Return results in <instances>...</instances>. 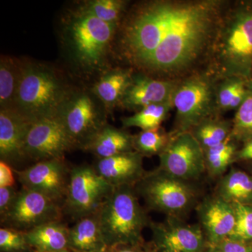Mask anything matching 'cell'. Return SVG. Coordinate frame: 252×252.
<instances>
[{
	"label": "cell",
	"mask_w": 252,
	"mask_h": 252,
	"mask_svg": "<svg viewBox=\"0 0 252 252\" xmlns=\"http://www.w3.org/2000/svg\"><path fill=\"white\" fill-rule=\"evenodd\" d=\"M112 252H147L145 246H132V245H122L111 249Z\"/></svg>",
	"instance_id": "obj_38"
},
{
	"label": "cell",
	"mask_w": 252,
	"mask_h": 252,
	"mask_svg": "<svg viewBox=\"0 0 252 252\" xmlns=\"http://www.w3.org/2000/svg\"><path fill=\"white\" fill-rule=\"evenodd\" d=\"M68 249L72 252H102L109 249L101 231L97 213L77 220L69 229Z\"/></svg>",
	"instance_id": "obj_19"
},
{
	"label": "cell",
	"mask_w": 252,
	"mask_h": 252,
	"mask_svg": "<svg viewBox=\"0 0 252 252\" xmlns=\"http://www.w3.org/2000/svg\"><path fill=\"white\" fill-rule=\"evenodd\" d=\"M0 252H32L25 233L6 227L0 229Z\"/></svg>",
	"instance_id": "obj_33"
},
{
	"label": "cell",
	"mask_w": 252,
	"mask_h": 252,
	"mask_svg": "<svg viewBox=\"0 0 252 252\" xmlns=\"http://www.w3.org/2000/svg\"><path fill=\"white\" fill-rule=\"evenodd\" d=\"M236 141L232 137L216 147L209 149L205 154V170L212 177L223 175L228 167L235 161L238 152Z\"/></svg>",
	"instance_id": "obj_28"
},
{
	"label": "cell",
	"mask_w": 252,
	"mask_h": 252,
	"mask_svg": "<svg viewBox=\"0 0 252 252\" xmlns=\"http://www.w3.org/2000/svg\"><path fill=\"white\" fill-rule=\"evenodd\" d=\"M75 149L57 118L33 123L24 147L26 158L43 160L64 159V154Z\"/></svg>",
	"instance_id": "obj_13"
},
{
	"label": "cell",
	"mask_w": 252,
	"mask_h": 252,
	"mask_svg": "<svg viewBox=\"0 0 252 252\" xmlns=\"http://www.w3.org/2000/svg\"><path fill=\"white\" fill-rule=\"evenodd\" d=\"M252 160V139L244 142L243 147L238 149L235 155V161Z\"/></svg>",
	"instance_id": "obj_37"
},
{
	"label": "cell",
	"mask_w": 252,
	"mask_h": 252,
	"mask_svg": "<svg viewBox=\"0 0 252 252\" xmlns=\"http://www.w3.org/2000/svg\"><path fill=\"white\" fill-rule=\"evenodd\" d=\"M114 187L96 172L94 167L81 165L71 169L63 214L78 220L97 213Z\"/></svg>",
	"instance_id": "obj_9"
},
{
	"label": "cell",
	"mask_w": 252,
	"mask_h": 252,
	"mask_svg": "<svg viewBox=\"0 0 252 252\" xmlns=\"http://www.w3.org/2000/svg\"><path fill=\"white\" fill-rule=\"evenodd\" d=\"M145 248L147 252H157L154 248H149L148 247H145Z\"/></svg>",
	"instance_id": "obj_39"
},
{
	"label": "cell",
	"mask_w": 252,
	"mask_h": 252,
	"mask_svg": "<svg viewBox=\"0 0 252 252\" xmlns=\"http://www.w3.org/2000/svg\"><path fill=\"white\" fill-rule=\"evenodd\" d=\"M126 4L127 1L123 0H93L84 3L78 11L117 26Z\"/></svg>",
	"instance_id": "obj_30"
},
{
	"label": "cell",
	"mask_w": 252,
	"mask_h": 252,
	"mask_svg": "<svg viewBox=\"0 0 252 252\" xmlns=\"http://www.w3.org/2000/svg\"><path fill=\"white\" fill-rule=\"evenodd\" d=\"M157 252H204L207 240L200 225L188 224L180 217L167 216L161 223L149 224Z\"/></svg>",
	"instance_id": "obj_14"
},
{
	"label": "cell",
	"mask_w": 252,
	"mask_h": 252,
	"mask_svg": "<svg viewBox=\"0 0 252 252\" xmlns=\"http://www.w3.org/2000/svg\"><path fill=\"white\" fill-rule=\"evenodd\" d=\"M217 195L230 203L252 205V177L242 170L232 168L220 180Z\"/></svg>",
	"instance_id": "obj_23"
},
{
	"label": "cell",
	"mask_w": 252,
	"mask_h": 252,
	"mask_svg": "<svg viewBox=\"0 0 252 252\" xmlns=\"http://www.w3.org/2000/svg\"><path fill=\"white\" fill-rule=\"evenodd\" d=\"M64 159L43 160L23 170H15L23 189L34 190L63 205L70 179Z\"/></svg>",
	"instance_id": "obj_12"
},
{
	"label": "cell",
	"mask_w": 252,
	"mask_h": 252,
	"mask_svg": "<svg viewBox=\"0 0 252 252\" xmlns=\"http://www.w3.org/2000/svg\"><path fill=\"white\" fill-rule=\"evenodd\" d=\"M234 207L235 225L229 238L252 243V205L231 203Z\"/></svg>",
	"instance_id": "obj_32"
},
{
	"label": "cell",
	"mask_w": 252,
	"mask_h": 252,
	"mask_svg": "<svg viewBox=\"0 0 252 252\" xmlns=\"http://www.w3.org/2000/svg\"><path fill=\"white\" fill-rule=\"evenodd\" d=\"M135 187H114L97 212L101 231L109 250L122 245L144 246L142 232L150 224Z\"/></svg>",
	"instance_id": "obj_4"
},
{
	"label": "cell",
	"mask_w": 252,
	"mask_h": 252,
	"mask_svg": "<svg viewBox=\"0 0 252 252\" xmlns=\"http://www.w3.org/2000/svg\"><path fill=\"white\" fill-rule=\"evenodd\" d=\"M177 82L158 79L142 72L133 73L120 105L137 112L152 104L170 102Z\"/></svg>",
	"instance_id": "obj_15"
},
{
	"label": "cell",
	"mask_w": 252,
	"mask_h": 252,
	"mask_svg": "<svg viewBox=\"0 0 252 252\" xmlns=\"http://www.w3.org/2000/svg\"><path fill=\"white\" fill-rule=\"evenodd\" d=\"M197 212L207 244L229 238L235 225V210L231 203L217 195L207 197L199 204Z\"/></svg>",
	"instance_id": "obj_16"
},
{
	"label": "cell",
	"mask_w": 252,
	"mask_h": 252,
	"mask_svg": "<svg viewBox=\"0 0 252 252\" xmlns=\"http://www.w3.org/2000/svg\"><path fill=\"white\" fill-rule=\"evenodd\" d=\"M233 122L220 116L207 118L194 126L189 132L200 144L203 152L225 142L231 137Z\"/></svg>",
	"instance_id": "obj_24"
},
{
	"label": "cell",
	"mask_w": 252,
	"mask_h": 252,
	"mask_svg": "<svg viewBox=\"0 0 252 252\" xmlns=\"http://www.w3.org/2000/svg\"><path fill=\"white\" fill-rule=\"evenodd\" d=\"M231 137L238 142L252 139V79L249 82L248 93L243 103L235 111Z\"/></svg>",
	"instance_id": "obj_31"
},
{
	"label": "cell",
	"mask_w": 252,
	"mask_h": 252,
	"mask_svg": "<svg viewBox=\"0 0 252 252\" xmlns=\"http://www.w3.org/2000/svg\"><path fill=\"white\" fill-rule=\"evenodd\" d=\"M250 80L241 77H229L217 80V104L220 114L235 110L246 97Z\"/></svg>",
	"instance_id": "obj_26"
},
{
	"label": "cell",
	"mask_w": 252,
	"mask_h": 252,
	"mask_svg": "<svg viewBox=\"0 0 252 252\" xmlns=\"http://www.w3.org/2000/svg\"><path fill=\"white\" fill-rule=\"evenodd\" d=\"M23 67V63L18 60L10 56H1L0 60L1 109H14Z\"/></svg>",
	"instance_id": "obj_25"
},
{
	"label": "cell",
	"mask_w": 252,
	"mask_h": 252,
	"mask_svg": "<svg viewBox=\"0 0 252 252\" xmlns=\"http://www.w3.org/2000/svg\"><path fill=\"white\" fill-rule=\"evenodd\" d=\"M132 74L130 69H117L106 73L94 86V95L107 108L120 105Z\"/></svg>",
	"instance_id": "obj_22"
},
{
	"label": "cell",
	"mask_w": 252,
	"mask_h": 252,
	"mask_svg": "<svg viewBox=\"0 0 252 252\" xmlns=\"http://www.w3.org/2000/svg\"><path fill=\"white\" fill-rule=\"evenodd\" d=\"M14 172L7 162L0 160V188L15 187Z\"/></svg>",
	"instance_id": "obj_36"
},
{
	"label": "cell",
	"mask_w": 252,
	"mask_h": 252,
	"mask_svg": "<svg viewBox=\"0 0 252 252\" xmlns=\"http://www.w3.org/2000/svg\"><path fill=\"white\" fill-rule=\"evenodd\" d=\"M173 109L172 101L152 104L137 111L130 117L122 118V124L125 127H139L142 130L158 128L161 127L162 123Z\"/></svg>",
	"instance_id": "obj_27"
},
{
	"label": "cell",
	"mask_w": 252,
	"mask_h": 252,
	"mask_svg": "<svg viewBox=\"0 0 252 252\" xmlns=\"http://www.w3.org/2000/svg\"><path fill=\"white\" fill-rule=\"evenodd\" d=\"M63 215L61 204L38 192L23 189L9 212L0 220L2 227L26 233L39 225L61 221Z\"/></svg>",
	"instance_id": "obj_10"
},
{
	"label": "cell",
	"mask_w": 252,
	"mask_h": 252,
	"mask_svg": "<svg viewBox=\"0 0 252 252\" xmlns=\"http://www.w3.org/2000/svg\"><path fill=\"white\" fill-rule=\"evenodd\" d=\"M172 138L170 132L162 127L152 130H142L133 135L134 150L142 157L160 155Z\"/></svg>",
	"instance_id": "obj_29"
},
{
	"label": "cell",
	"mask_w": 252,
	"mask_h": 252,
	"mask_svg": "<svg viewBox=\"0 0 252 252\" xmlns=\"http://www.w3.org/2000/svg\"><path fill=\"white\" fill-rule=\"evenodd\" d=\"M172 137L158 156V168L187 182L198 179L205 171V154L200 144L190 132Z\"/></svg>",
	"instance_id": "obj_11"
},
{
	"label": "cell",
	"mask_w": 252,
	"mask_h": 252,
	"mask_svg": "<svg viewBox=\"0 0 252 252\" xmlns=\"http://www.w3.org/2000/svg\"><path fill=\"white\" fill-rule=\"evenodd\" d=\"M33 123L16 109L0 110V158L10 165L26 158L25 143Z\"/></svg>",
	"instance_id": "obj_17"
},
{
	"label": "cell",
	"mask_w": 252,
	"mask_h": 252,
	"mask_svg": "<svg viewBox=\"0 0 252 252\" xmlns=\"http://www.w3.org/2000/svg\"><path fill=\"white\" fill-rule=\"evenodd\" d=\"M94 168L104 180L114 187H135L145 175L143 157L135 151L99 159Z\"/></svg>",
	"instance_id": "obj_18"
},
{
	"label": "cell",
	"mask_w": 252,
	"mask_h": 252,
	"mask_svg": "<svg viewBox=\"0 0 252 252\" xmlns=\"http://www.w3.org/2000/svg\"><path fill=\"white\" fill-rule=\"evenodd\" d=\"M72 93L53 69L23 63L14 109L32 123L55 119Z\"/></svg>",
	"instance_id": "obj_3"
},
{
	"label": "cell",
	"mask_w": 252,
	"mask_h": 252,
	"mask_svg": "<svg viewBox=\"0 0 252 252\" xmlns=\"http://www.w3.org/2000/svg\"><path fill=\"white\" fill-rule=\"evenodd\" d=\"M135 190L152 210L180 217L191 209L197 193L190 182L180 180L159 168L146 172Z\"/></svg>",
	"instance_id": "obj_7"
},
{
	"label": "cell",
	"mask_w": 252,
	"mask_h": 252,
	"mask_svg": "<svg viewBox=\"0 0 252 252\" xmlns=\"http://www.w3.org/2000/svg\"><path fill=\"white\" fill-rule=\"evenodd\" d=\"M16 187H1L0 188V219L6 215L14 204L18 193Z\"/></svg>",
	"instance_id": "obj_35"
},
{
	"label": "cell",
	"mask_w": 252,
	"mask_h": 252,
	"mask_svg": "<svg viewBox=\"0 0 252 252\" xmlns=\"http://www.w3.org/2000/svg\"><path fill=\"white\" fill-rule=\"evenodd\" d=\"M205 69L219 79H252V1L228 3Z\"/></svg>",
	"instance_id": "obj_2"
},
{
	"label": "cell",
	"mask_w": 252,
	"mask_h": 252,
	"mask_svg": "<svg viewBox=\"0 0 252 252\" xmlns=\"http://www.w3.org/2000/svg\"><path fill=\"white\" fill-rule=\"evenodd\" d=\"M204 252H252V243L228 238L217 243H207Z\"/></svg>",
	"instance_id": "obj_34"
},
{
	"label": "cell",
	"mask_w": 252,
	"mask_h": 252,
	"mask_svg": "<svg viewBox=\"0 0 252 252\" xmlns=\"http://www.w3.org/2000/svg\"><path fill=\"white\" fill-rule=\"evenodd\" d=\"M69 229L62 221L39 225L25 233L32 252H53L69 250Z\"/></svg>",
	"instance_id": "obj_20"
},
{
	"label": "cell",
	"mask_w": 252,
	"mask_h": 252,
	"mask_svg": "<svg viewBox=\"0 0 252 252\" xmlns=\"http://www.w3.org/2000/svg\"><path fill=\"white\" fill-rule=\"evenodd\" d=\"M98 159L133 152V135L107 124L86 149Z\"/></svg>",
	"instance_id": "obj_21"
},
{
	"label": "cell",
	"mask_w": 252,
	"mask_h": 252,
	"mask_svg": "<svg viewBox=\"0 0 252 252\" xmlns=\"http://www.w3.org/2000/svg\"><path fill=\"white\" fill-rule=\"evenodd\" d=\"M95 98L86 93H72L58 116L75 149L86 150L107 125L105 110Z\"/></svg>",
	"instance_id": "obj_8"
},
{
	"label": "cell",
	"mask_w": 252,
	"mask_h": 252,
	"mask_svg": "<svg viewBox=\"0 0 252 252\" xmlns=\"http://www.w3.org/2000/svg\"><path fill=\"white\" fill-rule=\"evenodd\" d=\"M228 1L155 0L136 6L124 23L122 54L142 72L179 81L205 64Z\"/></svg>",
	"instance_id": "obj_1"
},
{
	"label": "cell",
	"mask_w": 252,
	"mask_h": 252,
	"mask_svg": "<svg viewBox=\"0 0 252 252\" xmlns=\"http://www.w3.org/2000/svg\"><path fill=\"white\" fill-rule=\"evenodd\" d=\"M217 84V78L205 69L178 81L172 99L176 110L172 136L189 132L207 118L220 116Z\"/></svg>",
	"instance_id": "obj_5"
},
{
	"label": "cell",
	"mask_w": 252,
	"mask_h": 252,
	"mask_svg": "<svg viewBox=\"0 0 252 252\" xmlns=\"http://www.w3.org/2000/svg\"><path fill=\"white\" fill-rule=\"evenodd\" d=\"M102 252H112V250H108V251Z\"/></svg>",
	"instance_id": "obj_41"
},
{
	"label": "cell",
	"mask_w": 252,
	"mask_h": 252,
	"mask_svg": "<svg viewBox=\"0 0 252 252\" xmlns=\"http://www.w3.org/2000/svg\"><path fill=\"white\" fill-rule=\"evenodd\" d=\"M117 27L78 11L67 28V43L76 62L87 69L102 65Z\"/></svg>",
	"instance_id": "obj_6"
},
{
	"label": "cell",
	"mask_w": 252,
	"mask_h": 252,
	"mask_svg": "<svg viewBox=\"0 0 252 252\" xmlns=\"http://www.w3.org/2000/svg\"><path fill=\"white\" fill-rule=\"evenodd\" d=\"M53 252H72L69 250H61V251Z\"/></svg>",
	"instance_id": "obj_40"
}]
</instances>
